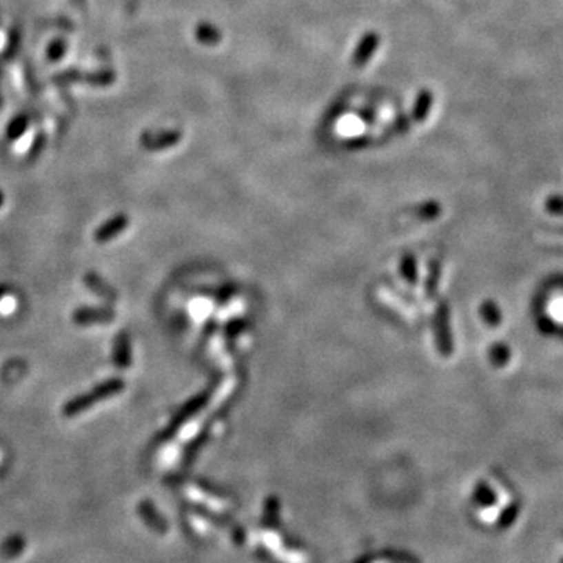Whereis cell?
Segmentation results:
<instances>
[{
  "label": "cell",
  "mask_w": 563,
  "mask_h": 563,
  "mask_svg": "<svg viewBox=\"0 0 563 563\" xmlns=\"http://www.w3.org/2000/svg\"><path fill=\"white\" fill-rule=\"evenodd\" d=\"M554 230H555V232H559V234H563V225H562V227H555Z\"/></svg>",
  "instance_id": "8fae6325"
},
{
  "label": "cell",
  "mask_w": 563,
  "mask_h": 563,
  "mask_svg": "<svg viewBox=\"0 0 563 563\" xmlns=\"http://www.w3.org/2000/svg\"><path fill=\"white\" fill-rule=\"evenodd\" d=\"M182 138V133L178 130H165V132H147L141 136V144L146 149L158 150L171 147L177 144Z\"/></svg>",
  "instance_id": "7a4b0ae2"
},
{
  "label": "cell",
  "mask_w": 563,
  "mask_h": 563,
  "mask_svg": "<svg viewBox=\"0 0 563 563\" xmlns=\"http://www.w3.org/2000/svg\"><path fill=\"white\" fill-rule=\"evenodd\" d=\"M362 118H365V121H373L374 119V113H373V110H369V108H367V110H362Z\"/></svg>",
  "instance_id": "30bf717a"
},
{
  "label": "cell",
  "mask_w": 563,
  "mask_h": 563,
  "mask_svg": "<svg viewBox=\"0 0 563 563\" xmlns=\"http://www.w3.org/2000/svg\"><path fill=\"white\" fill-rule=\"evenodd\" d=\"M433 105V94L429 90H421L415 99L413 108H411V118L415 123H424L431 114Z\"/></svg>",
  "instance_id": "3957f363"
},
{
  "label": "cell",
  "mask_w": 563,
  "mask_h": 563,
  "mask_svg": "<svg viewBox=\"0 0 563 563\" xmlns=\"http://www.w3.org/2000/svg\"><path fill=\"white\" fill-rule=\"evenodd\" d=\"M83 0H72V3H82Z\"/></svg>",
  "instance_id": "7c38bea8"
},
{
  "label": "cell",
  "mask_w": 563,
  "mask_h": 563,
  "mask_svg": "<svg viewBox=\"0 0 563 563\" xmlns=\"http://www.w3.org/2000/svg\"><path fill=\"white\" fill-rule=\"evenodd\" d=\"M28 123H30V118L27 114H19L11 121L8 129H7V136L8 139H17L22 133L27 130Z\"/></svg>",
  "instance_id": "5b68a950"
},
{
  "label": "cell",
  "mask_w": 563,
  "mask_h": 563,
  "mask_svg": "<svg viewBox=\"0 0 563 563\" xmlns=\"http://www.w3.org/2000/svg\"><path fill=\"white\" fill-rule=\"evenodd\" d=\"M485 316L489 318L490 323H498L499 321V315H498V310L495 309V305L489 304V307H487V310H485Z\"/></svg>",
  "instance_id": "9c48e42d"
},
{
  "label": "cell",
  "mask_w": 563,
  "mask_h": 563,
  "mask_svg": "<svg viewBox=\"0 0 563 563\" xmlns=\"http://www.w3.org/2000/svg\"><path fill=\"white\" fill-rule=\"evenodd\" d=\"M194 37L197 41L204 45H216L223 41V33H221L219 28L213 24H208V22H201V24H197Z\"/></svg>",
  "instance_id": "277c9868"
},
{
  "label": "cell",
  "mask_w": 563,
  "mask_h": 563,
  "mask_svg": "<svg viewBox=\"0 0 563 563\" xmlns=\"http://www.w3.org/2000/svg\"><path fill=\"white\" fill-rule=\"evenodd\" d=\"M66 54V41L65 39H55L48 48V58L50 61H57Z\"/></svg>",
  "instance_id": "52a82bcc"
},
{
  "label": "cell",
  "mask_w": 563,
  "mask_h": 563,
  "mask_svg": "<svg viewBox=\"0 0 563 563\" xmlns=\"http://www.w3.org/2000/svg\"><path fill=\"white\" fill-rule=\"evenodd\" d=\"M544 210L554 216H563V194H551L544 201Z\"/></svg>",
  "instance_id": "8992f818"
},
{
  "label": "cell",
  "mask_w": 563,
  "mask_h": 563,
  "mask_svg": "<svg viewBox=\"0 0 563 563\" xmlns=\"http://www.w3.org/2000/svg\"><path fill=\"white\" fill-rule=\"evenodd\" d=\"M493 357H495V362L498 365H506V362L510 357V352H509V347L504 346V345H498L495 347V352H493Z\"/></svg>",
  "instance_id": "ba28073f"
},
{
  "label": "cell",
  "mask_w": 563,
  "mask_h": 563,
  "mask_svg": "<svg viewBox=\"0 0 563 563\" xmlns=\"http://www.w3.org/2000/svg\"><path fill=\"white\" fill-rule=\"evenodd\" d=\"M380 45V34L376 32H368L365 33L362 38H360L358 44L356 45V50L352 54V66L354 68H365L368 65V61L373 58L376 54V50L379 49Z\"/></svg>",
  "instance_id": "6da1fadb"
}]
</instances>
